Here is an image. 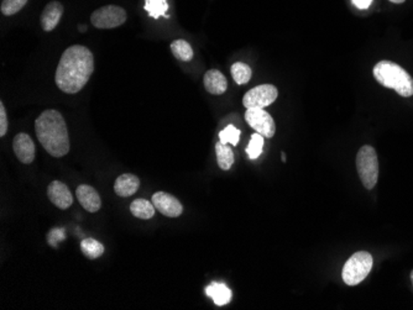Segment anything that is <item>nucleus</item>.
<instances>
[{"label": "nucleus", "instance_id": "24", "mask_svg": "<svg viewBox=\"0 0 413 310\" xmlns=\"http://www.w3.org/2000/svg\"><path fill=\"white\" fill-rule=\"evenodd\" d=\"M240 140V130L235 128L234 125H228L225 129L219 133V141L223 143H232L233 146H237Z\"/></svg>", "mask_w": 413, "mask_h": 310}, {"label": "nucleus", "instance_id": "13", "mask_svg": "<svg viewBox=\"0 0 413 310\" xmlns=\"http://www.w3.org/2000/svg\"><path fill=\"white\" fill-rule=\"evenodd\" d=\"M63 15V5L60 1H51L43 9L40 21L43 31L50 33L58 28V23L61 21Z\"/></svg>", "mask_w": 413, "mask_h": 310}, {"label": "nucleus", "instance_id": "25", "mask_svg": "<svg viewBox=\"0 0 413 310\" xmlns=\"http://www.w3.org/2000/svg\"><path fill=\"white\" fill-rule=\"evenodd\" d=\"M29 0H3L0 10L5 16H11L23 9Z\"/></svg>", "mask_w": 413, "mask_h": 310}, {"label": "nucleus", "instance_id": "20", "mask_svg": "<svg viewBox=\"0 0 413 310\" xmlns=\"http://www.w3.org/2000/svg\"><path fill=\"white\" fill-rule=\"evenodd\" d=\"M81 250L83 255L90 260H97L104 253V246L92 238L82 240Z\"/></svg>", "mask_w": 413, "mask_h": 310}, {"label": "nucleus", "instance_id": "19", "mask_svg": "<svg viewBox=\"0 0 413 310\" xmlns=\"http://www.w3.org/2000/svg\"><path fill=\"white\" fill-rule=\"evenodd\" d=\"M171 52L177 60H180L182 62H190L195 56L190 43L186 40H175L171 43Z\"/></svg>", "mask_w": 413, "mask_h": 310}, {"label": "nucleus", "instance_id": "22", "mask_svg": "<svg viewBox=\"0 0 413 310\" xmlns=\"http://www.w3.org/2000/svg\"><path fill=\"white\" fill-rule=\"evenodd\" d=\"M145 10L148 11V14L151 18L159 19L160 16H166L168 3H167V0H146Z\"/></svg>", "mask_w": 413, "mask_h": 310}, {"label": "nucleus", "instance_id": "3", "mask_svg": "<svg viewBox=\"0 0 413 310\" xmlns=\"http://www.w3.org/2000/svg\"><path fill=\"white\" fill-rule=\"evenodd\" d=\"M376 81L385 88L396 92L399 96H413V78L409 72L392 61H380L372 70Z\"/></svg>", "mask_w": 413, "mask_h": 310}, {"label": "nucleus", "instance_id": "18", "mask_svg": "<svg viewBox=\"0 0 413 310\" xmlns=\"http://www.w3.org/2000/svg\"><path fill=\"white\" fill-rule=\"evenodd\" d=\"M215 153H217V161H218V166L220 170H223V171L230 170L234 163L233 150L227 146V143L219 141L215 145Z\"/></svg>", "mask_w": 413, "mask_h": 310}, {"label": "nucleus", "instance_id": "9", "mask_svg": "<svg viewBox=\"0 0 413 310\" xmlns=\"http://www.w3.org/2000/svg\"><path fill=\"white\" fill-rule=\"evenodd\" d=\"M154 206L162 215L167 218H177L183 213V206L176 196L168 194L166 192H156L152 196Z\"/></svg>", "mask_w": 413, "mask_h": 310}, {"label": "nucleus", "instance_id": "16", "mask_svg": "<svg viewBox=\"0 0 413 310\" xmlns=\"http://www.w3.org/2000/svg\"><path fill=\"white\" fill-rule=\"evenodd\" d=\"M205 293L219 306H225V304H228L229 301H232V291L223 283L213 282L212 284H209L205 288Z\"/></svg>", "mask_w": 413, "mask_h": 310}, {"label": "nucleus", "instance_id": "2", "mask_svg": "<svg viewBox=\"0 0 413 310\" xmlns=\"http://www.w3.org/2000/svg\"><path fill=\"white\" fill-rule=\"evenodd\" d=\"M35 131L43 148L53 157H63L70 153L66 121L58 110H45L35 121Z\"/></svg>", "mask_w": 413, "mask_h": 310}, {"label": "nucleus", "instance_id": "4", "mask_svg": "<svg viewBox=\"0 0 413 310\" xmlns=\"http://www.w3.org/2000/svg\"><path fill=\"white\" fill-rule=\"evenodd\" d=\"M356 168L363 186L366 189H374L379 179V160L375 148L365 145L356 155Z\"/></svg>", "mask_w": 413, "mask_h": 310}, {"label": "nucleus", "instance_id": "15", "mask_svg": "<svg viewBox=\"0 0 413 310\" xmlns=\"http://www.w3.org/2000/svg\"><path fill=\"white\" fill-rule=\"evenodd\" d=\"M205 91L213 94V96H220L227 91L228 82L223 73L217 70H209L205 74Z\"/></svg>", "mask_w": 413, "mask_h": 310}, {"label": "nucleus", "instance_id": "5", "mask_svg": "<svg viewBox=\"0 0 413 310\" xmlns=\"http://www.w3.org/2000/svg\"><path fill=\"white\" fill-rule=\"evenodd\" d=\"M374 265V258L371 253L359 251L353 255L344 265L342 271L343 281L348 286H356L369 276Z\"/></svg>", "mask_w": 413, "mask_h": 310}, {"label": "nucleus", "instance_id": "11", "mask_svg": "<svg viewBox=\"0 0 413 310\" xmlns=\"http://www.w3.org/2000/svg\"><path fill=\"white\" fill-rule=\"evenodd\" d=\"M48 199L58 209L66 210L73 204V196L63 182L53 181L48 187Z\"/></svg>", "mask_w": 413, "mask_h": 310}, {"label": "nucleus", "instance_id": "21", "mask_svg": "<svg viewBox=\"0 0 413 310\" xmlns=\"http://www.w3.org/2000/svg\"><path fill=\"white\" fill-rule=\"evenodd\" d=\"M232 77L237 84H247V82L252 79V68L247 66V63L235 62L232 66Z\"/></svg>", "mask_w": 413, "mask_h": 310}, {"label": "nucleus", "instance_id": "28", "mask_svg": "<svg viewBox=\"0 0 413 310\" xmlns=\"http://www.w3.org/2000/svg\"><path fill=\"white\" fill-rule=\"evenodd\" d=\"M389 1L394 3V4H402V3H404L406 0H389Z\"/></svg>", "mask_w": 413, "mask_h": 310}, {"label": "nucleus", "instance_id": "27", "mask_svg": "<svg viewBox=\"0 0 413 310\" xmlns=\"http://www.w3.org/2000/svg\"><path fill=\"white\" fill-rule=\"evenodd\" d=\"M353 3L359 9H368L372 3V0H353Z\"/></svg>", "mask_w": 413, "mask_h": 310}, {"label": "nucleus", "instance_id": "7", "mask_svg": "<svg viewBox=\"0 0 413 310\" xmlns=\"http://www.w3.org/2000/svg\"><path fill=\"white\" fill-rule=\"evenodd\" d=\"M279 91L272 84L255 87L242 98V104L247 109H265L277 99Z\"/></svg>", "mask_w": 413, "mask_h": 310}, {"label": "nucleus", "instance_id": "10", "mask_svg": "<svg viewBox=\"0 0 413 310\" xmlns=\"http://www.w3.org/2000/svg\"><path fill=\"white\" fill-rule=\"evenodd\" d=\"M13 150H14L15 156L18 157L20 162L24 165H30L35 160L36 155V148L33 143V138L25 133H20L16 135L13 141Z\"/></svg>", "mask_w": 413, "mask_h": 310}, {"label": "nucleus", "instance_id": "6", "mask_svg": "<svg viewBox=\"0 0 413 310\" xmlns=\"http://www.w3.org/2000/svg\"><path fill=\"white\" fill-rule=\"evenodd\" d=\"M90 21L97 29H115L127 21V11L118 5H105L92 13Z\"/></svg>", "mask_w": 413, "mask_h": 310}, {"label": "nucleus", "instance_id": "26", "mask_svg": "<svg viewBox=\"0 0 413 310\" xmlns=\"http://www.w3.org/2000/svg\"><path fill=\"white\" fill-rule=\"evenodd\" d=\"M8 116H6V110H5L4 103L0 101V136L4 138L6 131H8Z\"/></svg>", "mask_w": 413, "mask_h": 310}, {"label": "nucleus", "instance_id": "14", "mask_svg": "<svg viewBox=\"0 0 413 310\" xmlns=\"http://www.w3.org/2000/svg\"><path fill=\"white\" fill-rule=\"evenodd\" d=\"M139 187H140V179L138 177L132 173H125L115 179V194L122 198H128V196H134L139 191Z\"/></svg>", "mask_w": 413, "mask_h": 310}, {"label": "nucleus", "instance_id": "12", "mask_svg": "<svg viewBox=\"0 0 413 310\" xmlns=\"http://www.w3.org/2000/svg\"><path fill=\"white\" fill-rule=\"evenodd\" d=\"M77 201L88 213H97L102 208V199L93 187L81 184L76 189Z\"/></svg>", "mask_w": 413, "mask_h": 310}, {"label": "nucleus", "instance_id": "17", "mask_svg": "<svg viewBox=\"0 0 413 310\" xmlns=\"http://www.w3.org/2000/svg\"><path fill=\"white\" fill-rule=\"evenodd\" d=\"M130 211L138 219L148 220L151 219L152 216L155 215L156 208L152 201H149L148 199H144V198H139L130 204Z\"/></svg>", "mask_w": 413, "mask_h": 310}, {"label": "nucleus", "instance_id": "29", "mask_svg": "<svg viewBox=\"0 0 413 310\" xmlns=\"http://www.w3.org/2000/svg\"><path fill=\"white\" fill-rule=\"evenodd\" d=\"M281 157H282V162H286V155H285V153H281Z\"/></svg>", "mask_w": 413, "mask_h": 310}, {"label": "nucleus", "instance_id": "23", "mask_svg": "<svg viewBox=\"0 0 413 310\" xmlns=\"http://www.w3.org/2000/svg\"><path fill=\"white\" fill-rule=\"evenodd\" d=\"M264 143H265V140H264L262 135L259 134V133L252 135L250 143L247 148V156L250 160H257L262 155Z\"/></svg>", "mask_w": 413, "mask_h": 310}, {"label": "nucleus", "instance_id": "1", "mask_svg": "<svg viewBox=\"0 0 413 310\" xmlns=\"http://www.w3.org/2000/svg\"><path fill=\"white\" fill-rule=\"evenodd\" d=\"M95 71V57L88 48L75 45L63 52L56 70L55 81L60 91L76 94L82 91Z\"/></svg>", "mask_w": 413, "mask_h": 310}, {"label": "nucleus", "instance_id": "8", "mask_svg": "<svg viewBox=\"0 0 413 310\" xmlns=\"http://www.w3.org/2000/svg\"><path fill=\"white\" fill-rule=\"evenodd\" d=\"M245 120L252 129L264 138H274L276 133L275 120L266 110L247 109L245 111Z\"/></svg>", "mask_w": 413, "mask_h": 310}, {"label": "nucleus", "instance_id": "30", "mask_svg": "<svg viewBox=\"0 0 413 310\" xmlns=\"http://www.w3.org/2000/svg\"><path fill=\"white\" fill-rule=\"evenodd\" d=\"M411 281H412V284H413V271H412V272H411Z\"/></svg>", "mask_w": 413, "mask_h": 310}]
</instances>
